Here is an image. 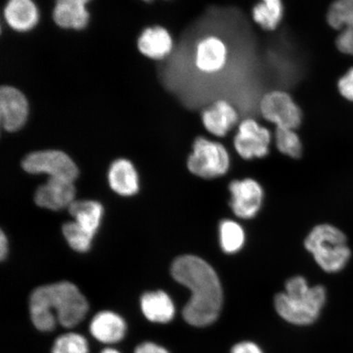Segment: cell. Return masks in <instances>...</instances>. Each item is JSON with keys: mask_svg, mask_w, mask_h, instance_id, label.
<instances>
[{"mask_svg": "<svg viewBox=\"0 0 353 353\" xmlns=\"http://www.w3.org/2000/svg\"><path fill=\"white\" fill-rule=\"evenodd\" d=\"M141 308L145 319L156 323H168L175 314L173 301L164 291L144 294L141 299Z\"/></svg>", "mask_w": 353, "mask_h": 353, "instance_id": "cell-18", "label": "cell"}, {"mask_svg": "<svg viewBox=\"0 0 353 353\" xmlns=\"http://www.w3.org/2000/svg\"><path fill=\"white\" fill-rule=\"evenodd\" d=\"M101 353H120L116 350H113V348H105L103 352Z\"/></svg>", "mask_w": 353, "mask_h": 353, "instance_id": "cell-31", "label": "cell"}, {"mask_svg": "<svg viewBox=\"0 0 353 353\" xmlns=\"http://www.w3.org/2000/svg\"><path fill=\"white\" fill-rule=\"evenodd\" d=\"M134 353H169V352L153 343H144L137 347Z\"/></svg>", "mask_w": 353, "mask_h": 353, "instance_id": "cell-29", "label": "cell"}, {"mask_svg": "<svg viewBox=\"0 0 353 353\" xmlns=\"http://www.w3.org/2000/svg\"><path fill=\"white\" fill-rule=\"evenodd\" d=\"M22 168L32 174H46L50 178L72 181L79 171L68 154L59 151H43L28 154L22 161Z\"/></svg>", "mask_w": 353, "mask_h": 353, "instance_id": "cell-7", "label": "cell"}, {"mask_svg": "<svg viewBox=\"0 0 353 353\" xmlns=\"http://www.w3.org/2000/svg\"><path fill=\"white\" fill-rule=\"evenodd\" d=\"M260 113L276 128L296 130L301 125L302 110L288 92L273 90L263 95L259 103Z\"/></svg>", "mask_w": 353, "mask_h": 353, "instance_id": "cell-6", "label": "cell"}, {"mask_svg": "<svg viewBox=\"0 0 353 353\" xmlns=\"http://www.w3.org/2000/svg\"><path fill=\"white\" fill-rule=\"evenodd\" d=\"M304 245L320 268L329 273L343 270L352 255L345 234L330 224L313 228Z\"/></svg>", "mask_w": 353, "mask_h": 353, "instance_id": "cell-4", "label": "cell"}, {"mask_svg": "<svg viewBox=\"0 0 353 353\" xmlns=\"http://www.w3.org/2000/svg\"><path fill=\"white\" fill-rule=\"evenodd\" d=\"M144 1H147V2H152V0H144Z\"/></svg>", "mask_w": 353, "mask_h": 353, "instance_id": "cell-32", "label": "cell"}, {"mask_svg": "<svg viewBox=\"0 0 353 353\" xmlns=\"http://www.w3.org/2000/svg\"><path fill=\"white\" fill-rule=\"evenodd\" d=\"M271 140L270 130L254 119L246 118L238 125L234 147L238 154L246 160L263 158L269 152Z\"/></svg>", "mask_w": 353, "mask_h": 353, "instance_id": "cell-8", "label": "cell"}, {"mask_svg": "<svg viewBox=\"0 0 353 353\" xmlns=\"http://www.w3.org/2000/svg\"><path fill=\"white\" fill-rule=\"evenodd\" d=\"M276 144L281 153L292 158H299L302 154V143L295 130L276 128Z\"/></svg>", "mask_w": 353, "mask_h": 353, "instance_id": "cell-24", "label": "cell"}, {"mask_svg": "<svg viewBox=\"0 0 353 353\" xmlns=\"http://www.w3.org/2000/svg\"><path fill=\"white\" fill-rule=\"evenodd\" d=\"M76 188L72 181L50 178L35 192L34 201L39 206L51 210H60L72 204Z\"/></svg>", "mask_w": 353, "mask_h": 353, "instance_id": "cell-12", "label": "cell"}, {"mask_svg": "<svg viewBox=\"0 0 353 353\" xmlns=\"http://www.w3.org/2000/svg\"><path fill=\"white\" fill-rule=\"evenodd\" d=\"M172 276L191 291L183 316L189 325L204 327L217 320L223 305V290L217 273L205 260L184 255L172 264Z\"/></svg>", "mask_w": 353, "mask_h": 353, "instance_id": "cell-1", "label": "cell"}, {"mask_svg": "<svg viewBox=\"0 0 353 353\" xmlns=\"http://www.w3.org/2000/svg\"><path fill=\"white\" fill-rule=\"evenodd\" d=\"M329 25L341 30L336 39L338 50L353 55V0H335L327 12Z\"/></svg>", "mask_w": 353, "mask_h": 353, "instance_id": "cell-11", "label": "cell"}, {"mask_svg": "<svg viewBox=\"0 0 353 353\" xmlns=\"http://www.w3.org/2000/svg\"><path fill=\"white\" fill-rule=\"evenodd\" d=\"M4 15L11 28L19 32L33 28L39 19L37 8L32 0H10Z\"/></svg>", "mask_w": 353, "mask_h": 353, "instance_id": "cell-20", "label": "cell"}, {"mask_svg": "<svg viewBox=\"0 0 353 353\" xmlns=\"http://www.w3.org/2000/svg\"><path fill=\"white\" fill-rule=\"evenodd\" d=\"M232 353H263V352L254 343L243 342L234 346Z\"/></svg>", "mask_w": 353, "mask_h": 353, "instance_id": "cell-28", "label": "cell"}, {"mask_svg": "<svg viewBox=\"0 0 353 353\" xmlns=\"http://www.w3.org/2000/svg\"><path fill=\"white\" fill-rule=\"evenodd\" d=\"M230 157L219 143L199 137L193 143V152L188 158V170L202 179H214L227 173Z\"/></svg>", "mask_w": 353, "mask_h": 353, "instance_id": "cell-5", "label": "cell"}, {"mask_svg": "<svg viewBox=\"0 0 353 353\" xmlns=\"http://www.w3.org/2000/svg\"><path fill=\"white\" fill-rule=\"evenodd\" d=\"M125 321L116 313L101 312L92 319L90 332L96 339L103 343H116L125 337Z\"/></svg>", "mask_w": 353, "mask_h": 353, "instance_id": "cell-15", "label": "cell"}, {"mask_svg": "<svg viewBox=\"0 0 353 353\" xmlns=\"http://www.w3.org/2000/svg\"><path fill=\"white\" fill-rule=\"evenodd\" d=\"M63 235L68 244L78 252H86L90 249L94 235L88 232L74 222L64 224L63 228Z\"/></svg>", "mask_w": 353, "mask_h": 353, "instance_id": "cell-25", "label": "cell"}, {"mask_svg": "<svg viewBox=\"0 0 353 353\" xmlns=\"http://www.w3.org/2000/svg\"><path fill=\"white\" fill-rule=\"evenodd\" d=\"M284 15L281 0H261L253 8L252 17L255 23L268 32L275 30Z\"/></svg>", "mask_w": 353, "mask_h": 353, "instance_id": "cell-22", "label": "cell"}, {"mask_svg": "<svg viewBox=\"0 0 353 353\" xmlns=\"http://www.w3.org/2000/svg\"><path fill=\"white\" fill-rule=\"evenodd\" d=\"M232 194L230 201L233 213L244 219L254 218L261 208L263 191L254 179L233 181L229 186Z\"/></svg>", "mask_w": 353, "mask_h": 353, "instance_id": "cell-9", "label": "cell"}, {"mask_svg": "<svg viewBox=\"0 0 353 353\" xmlns=\"http://www.w3.org/2000/svg\"><path fill=\"white\" fill-rule=\"evenodd\" d=\"M228 51L222 39L216 35H206L197 42L195 65L201 72L215 74L227 64Z\"/></svg>", "mask_w": 353, "mask_h": 353, "instance_id": "cell-10", "label": "cell"}, {"mask_svg": "<svg viewBox=\"0 0 353 353\" xmlns=\"http://www.w3.org/2000/svg\"><path fill=\"white\" fill-rule=\"evenodd\" d=\"M8 253V239L4 233L1 232L0 236V258L2 260L6 259Z\"/></svg>", "mask_w": 353, "mask_h": 353, "instance_id": "cell-30", "label": "cell"}, {"mask_svg": "<svg viewBox=\"0 0 353 353\" xmlns=\"http://www.w3.org/2000/svg\"><path fill=\"white\" fill-rule=\"evenodd\" d=\"M110 188L119 195L130 196L139 191V176L132 163L127 160L114 161L108 174Z\"/></svg>", "mask_w": 353, "mask_h": 353, "instance_id": "cell-17", "label": "cell"}, {"mask_svg": "<svg viewBox=\"0 0 353 353\" xmlns=\"http://www.w3.org/2000/svg\"><path fill=\"white\" fill-rule=\"evenodd\" d=\"M139 48L143 54L153 59H163L173 48V39L165 28L156 26L144 30L139 39Z\"/></svg>", "mask_w": 353, "mask_h": 353, "instance_id": "cell-19", "label": "cell"}, {"mask_svg": "<svg viewBox=\"0 0 353 353\" xmlns=\"http://www.w3.org/2000/svg\"><path fill=\"white\" fill-rule=\"evenodd\" d=\"M325 300L323 286L309 287L303 277L295 276L287 281L285 292L275 297V307L290 323L306 325L319 319Z\"/></svg>", "mask_w": 353, "mask_h": 353, "instance_id": "cell-3", "label": "cell"}, {"mask_svg": "<svg viewBox=\"0 0 353 353\" xmlns=\"http://www.w3.org/2000/svg\"><path fill=\"white\" fill-rule=\"evenodd\" d=\"M220 244L227 254L239 251L245 242V232L241 225L232 220H223L219 226Z\"/></svg>", "mask_w": 353, "mask_h": 353, "instance_id": "cell-23", "label": "cell"}, {"mask_svg": "<svg viewBox=\"0 0 353 353\" xmlns=\"http://www.w3.org/2000/svg\"><path fill=\"white\" fill-rule=\"evenodd\" d=\"M28 114V101L23 94L14 88L3 87L0 91V117L7 131L21 129Z\"/></svg>", "mask_w": 353, "mask_h": 353, "instance_id": "cell-13", "label": "cell"}, {"mask_svg": "<svg viewBox=\"0 0 353 353\" xmlns=\"http://www.w3.org/2000/svg\"><path fill=\"white\" fill-rule=\"evenodd\" d=\"M201 120L207 131L222 138L237 125L239 114L229 101L219 99L203 110Z\"/></svg>", "mask_w": 353, "mask_h": 353, "instance_id": "cell-14", "label": "cell"}, {"mask_svg": "<svg viewBox=\"0 0 353 353\" xmlns=\"http://www.w3.org/2000/svg\"><path fill=\"white\" fill-rule=\"evenodd\" d=\"M90 0H56L54 19L63 28L82 29L87 25L90 15L86 4Z\"/></svg>", "mask_w": 353, "mask_h": 353, "instance_id": "cell-16", "label": "cell"}, {"mask_svg": "<svg viewBox=\"0 0 353 353\" xmlns=\"http://www.w3.org/2000/svg\"><path fill=\"white\" fill-rule=\"evenodd\" d=\"M338 88L344 99L353 101V68L339 79Z\"/></svg>", "mask_w": 353, "mask_h": 353, "instance_id": "cell-27", "label": "cell"}, {"mask_svg": "<svg viewBox=\"0 0 353 353\" xmlns=\"http://www.w3.org/2000/svg\"><path fill=\"white\" fill-rule=\"evenodd\" d=\"M68 209L74 222L94 236L103 217V206L95 201H74Z\"/></svg>", "mask_w": 353, "mask_h": 353, "instance_id": "cell-21", "label": "cell"}, {"mask_svg": "<svg viewBox=\"0 0 353 353\" xmlns=\"http://www.w3.org/2000/svg\"><path fill=\"white\" fill-rule=\"evenodd\" d=\"M87 300L70 282L39 287L30 298V313L34 325L47 332L54 329L59 321L64 327H73L87 314Z\"/></svg>", "mask_w": 353, "mask_h": 353, "instance_id": "cell-2", "label": "cell"}, {"mask_svg": "<svg viewBox=\"0 0 353 353\" xmlns=\"http://www.w3.org/2000/svg\"><path fill=\"white\" fill-rule=\"evenodd\" d=\"M52 353H88V343L81 334H65L56 339Z\"/></svg>", "mask_w": 353, "mask_h": 353, "instance_id": "cell-26", "label": "cell"}]
</instances>
